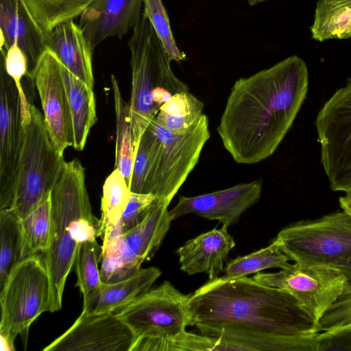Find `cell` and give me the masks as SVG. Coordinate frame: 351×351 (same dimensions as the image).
Wrapping results in <instances>:
<instances>
[{"label": "cell", "mask_w": 351, "mask_h": 351, "mask_svg": "<svg viewBox=\"0 0 351 351\" xmlns=\"http://www.w3.org/2000/svg\"><path fill=\"white\" fill-rule=\"evenodd\" d=\"M191 326L243 351H317L319 328L288 292L246 276L209 280L189 298Z\"/></svg>", "instance_id": "obj_1"}, {"label": "cell", "mask_w": 351, "mask_h": 351, "mask_svg": "<svg viewBox=\"0 0 351 351\" xmlns=\"http://www.w3.org/2000/svg\"><path fill=\"white\" fill-rule=\"evenodd\" d=\"M308 88L306 64L289 56L233 84L217 132L239 164L271 156L291 128Z\"/></svg>", "instance_id": "obj_2"}, {"label": "cell", "mask_w": 351, "mask_h": 351, "mask_svg": "<svg viewBox=\"0 0 351 351\" xmlns=\"http://www.w3.org/2000/svg\"><path fill=\"white\" fill-rule=\"evenodd\" d=\"M132 29L128 43L132 73L129 107L136 152L143 134L162 105L176 94L189 90V87L173 73L171 61L143 12Z\"/></svg>", "instance_id": "obj_3"}, {"label": "cell", "mask_w": 351, "mask_h": 351, "mask_svg": "<svg viewBox=\"0 0 351 351\" xmlns=\"http://www.w3.org/2000/svg\"><path fill=\"white\" fill-rule=\"evenodd\" d=\"M51 232L44 261L51 284V311L62 307L66 278L75 263L79 244L73 238L75 221L94 215L78 158L66 162L51 193Z\"/></svg>", "instance_id": "obj_4"}, {"label": "cell", "mask_w": 351, "mask_h": 351, "mask_svg": "<svg viewBox=\"0 0 351 351\" xmlns=\"http://www.w3.org/2000/svg\"><path fill=\"white\" fill-rule=\"evenodd\" d=\"M1 350L13 351L20 335L26 348L31 324L51 311V284L43 257L36 254L17 262L0 288Z\"/></svg>", "instance_id": "obj_5"}, {"label": "cell", "mask_w": 351, "mask_h": 351, "mask_svg": "<svg viewBox=\"0 0 351 351\" xmlns=\"http://www.w3.org/2000/svg\"><path fill=\"white\" fill-rule=\"evenodd\" d=\"M31 119L24 125L22 148L10 209L21 220L47 199L65 164L47 131L43 114L31 103Z\"/></svg>", "instance_id": "obj_6"}, {"label": "cell", "mask_w": 351, "mask_h": 351, "mask_svg": "<svg viewBox=\"0 0 351 351\" xmlns=\"http://www.w3.org/2000/svg\"><path fill=\"white\" fill-rule=\"evenodd\" d=\"M274 241L294 263L330 267L351 257V215L342 210L291 223Z\"/></svg>", "instance_id": "obj_7"}, {"label": "cell", "mask_w": 351, "mask_h": 351, "mask_svg": "<svg viewBox=\"0 0 351 351\" xmlns=\"http://www.w3.org/2000/svg\"><path fill=\"white\" fill-rule=\"evenodd\" d=\"M189 298L165 280L114 312L130 328L134 339L160 340L159 351H167L169 341L191 326Z\"/></svg>", "instance_id": "obj_8"}, {"label": "cell", "mask_w": 351, "mask_h": 351, "mask_svg": "<svg viewBox=\"0 0 351 351\" xmlns=\"http://www.w3.org/2000/svg\"><path fill=\"white\" fill-rule=\"evenodd\" d=\"M315 125L330 189L351 193V78L321 108Z\"/></svg>", "instance_id": "obj_9"}, {"label": "cell", "mask_w": 351, "mask_h": 351, "mask_svg": "<svg viewBox=\"0 0 351 351\" xmlns=\"http://www.w3.org/2000/svg\"><path fill=\"white\" fill-rule=\"evenodd\" d=\"M148 128L160 141L151 193L169 205L197 164L210 138L208 119L203 114L191 128L181 134L165 128L155 118Z\"/></svg>", "instance_id": "obj_10"}, {"label": "cell", "mask_w": 351, "mask_h": 351, "mask_svg": "<svg viewBox=\"0 0 351 351\" xmlns=\"http://www.w3.org/2000/svg\"><path fill=\"white\" fill-rule=\"evenodd\" d=\"M255 281L291 294L316 326L343 292L348 282L330 267L294 263L274 273L257 272Z\"/></svg>", "instance_id": "obj_11"}, {"label": "cell", "mask_w": 351, "mask_h": 351, "mask_svg": "<svg viewBox=\"0 0 351 351\" xmlns=\"http://www.w3.org/2000/svg\"><path fill=\"white\" fill-rule=\"evenodd\" d=\"M0 58V210L12 204L16 173L22 148L24 125L21 101L13 80L6 72L5 49Z\"/></svg>", "instance_id": "obj_12"}, {"label": "cell", "mask_w": 351, "mask_h": 351, "mask_svg": "<svg viewBox=\"0 0 351 351\" xmlns=\"http://www.w3.org/2000/svg\"><path fill=\"white\" fill-rule=\"evenodd\" d=\"M130 328L114 312L82 311L73 325L43 351H130L134 341Z\"/></svg>", "instance_id": "obj_13"}, {"label": "cell", "mask_w": 351, "mask_h": 351, "mask_svg": "<svg viewBox=\"0 0 351 351\" xmlns=\"http://www.w3.org/2000/svg\"><path fill=\"white\" fill-rule=\"evenodd\" d=\"M43 110L44 121L57 150L73 145V123L60 63L47 49L40 58L33 76Z\"/></svg>", "instance_id": "obj_14"}, {"label": "cell", "mask_w": 351, "mask_h": 351, "mask_svg": "<svg viewBox=\"0 0 351 351\" xmlns=\"http://www.w3.org/2000/svg\"><path fill=\"white\" fill-rule=\"evenodd\" d=\"M263 180L258 179L228 189L194 197L180 196L169 211L171 221L194 214L209 220H217L228 228L237 223L241 215L261 197Z\"/></svg>", "instance_id": "obj_15"}, {"label": "cell", "mask_w": 351, "mask_h": 351, "mask_svg": "<svg viewBox=\"0 0 351 351\" xmlns=\"http://www.w3.org/2000/svg\"><path fill=\"white\" fill-rule=\"evenodd\" d=\"M143 0H95L80 15L78 25L93 49L108 37L121 39L141 20Z\"/></svg>", "instance_id": "obj_16"}, {"label": "cell", "mask_w": 351, "mask_h": 351, "mask_svg": "<svg viewBox=\"0 0 351 351\" xmlns=\"http://www.w3.org/2000/svg\"><path fill=\"white\" fill-rule=\"evenodd\" d=\"M168 206L157 199L140 223L119 237L111 238L117 242L118 254L128 274L141 268L142 263L150 260L160 246L171 221Z\"/></svg>", "instance_id": "obj_17"}, {"label": "cell", "mask_w": 351, "mask_h": 351, "mask_svg": "<svg viewBox=\"0 0 351 351\" xmlns=\"http://www.w3.org/2000/svg\"><path fill=\"white\" fill-rule=\"evenodd\" d=\"M0 47L6 51L16 43L25 54L28 77L33 76L47 49L46 34L34 21L21 0H0Z\"/></svg>", "instance_id": "obj_18"}, {"label": "cell", "mask_w": 351, "mask_h": 351, "mask_svg": "<svg viewBox=\"0 0 351 351\" xmlns=\"http://www.w3.org/2000/svg\"><path fill=\"white\" fill-rule=\"evenodd\" d=\"M234 246L227 226L214 228L189 240L177 250L180 269L188 275L206 273L209 280L215 279L223 271L224 262Z\"/></svg>", "instance_id": "obj_19"}, {"label": "cell", "mask_w": 351, "mask_h": 351, "mask_svg": "<svg viewBox=\"0 0 351 351\" xmlns=\"http://www.w3.org/2000/svg\"><path fill=\"white\" fill-rule=\"evenodd\" d=\"M47 49L73 75L94 88V49L73 20L57 25L46 34Z\"/></svg>", "instance_id": "obj_20"}, {"label": "cell", "mask_w": 351, "mask_h": 351, "mask_svg": "<svg viewBox=\"0 0 351 351\" xmlns=\"http://www.w3.org/2000/svg\"><path fill=\"white\" fill-rule=\"evenodd\" d=\"M60 66L73 123V147L77 151H82L89 132L97 119L93 88L61 63Z\"/></svg>", "instance_id": "obj_21"}, {"label": "cell", "mask_w": 351, "mask_h": 351, "mask_svg": "<svg viewBox=\"0 0 351 351\" xmlns=\"http://www.w3.org/2000/svg\"><path fill=\"white\" fill-rule=\"evenodd\" d=\"M160 275L161 271L158 268L149 267L140 268L118 280L103 283L96 302L91 310L86 313L99 314L115 311L149 290Z\"/></svg>", "instance_id": "obj_22"}, {"label": "cell", "mask_w": 351, "mask_h": 351, "mask_svg": "<svg viewBox=\"0 0 351 351\" xmlns=\"http://www.w3.org/2000/svg\"><path fill=\"white\" fill-rule=\"evenodd\" d=\"M310 29L319 42L351 38V0H318Z\"/></svg>", "instance_id": "obj_23"}, {"label": "cell", "mask_w": 351, "mask_h": 351, "mask_svg": "<svg viewBox=\"0 0 351 351\" xmlns=\"http://www.w3.org/2000/svg\"><path fill=\"white\" fill-rule=\"evenodd\" d=\"M116 117V146L114 167L117 168L130 187L135 158V145L131 125L129 104L123 99L118 82L111 75Z\"/></svg>", "instance_id": "obj_24"}, {"label": "cell", "mask_w": 351, "mask_h": 351, "mask_svg": "<svg viewBox=\"0 0 351 351\" xmlns=\"http://www.w3.org/2000/svg\"><path fill=\"white\" fill-rule=\"evenodd\" d=\"M102 247L97 242L87 241L80 244L76 259V286L83 295V311L89 312L96 302L103 282L99 269Z\"/></svg>", "instance_id": "obj_25"}, {"label": "cell", "mask_w": 351, "mask_h": 351, "mask_svg": "<svg viewBox=\"0 0 351 351\" xmlns=\"http://www.w3.org/2000/svg\"><path fill=\"white\" fill-rule=\"evenodd\" d=\"M20 260L46 252L51 232V195L20 220Z\"/></svg>", "instance_id": "obj_26"}, {"label": "cell", "mask_w": 351, "mask_h": 351, "mask_svg": "<svg viewBox=\"0 0 351 351\" xmlns=\"http://www.w3.org/2000/svg\"><path fill=\"white\" fill-rule=\"evenodd\" d=\"M204 103L189 90L173 95L160 107L156 120L165 128L181 134L191 128L203 114Z\"/></svg>", "instance_id": "obj_27"}, {"label": "cell", "mask_w": 351, "mask_h": 351, "mask_svg": "<svg viewBox=\"0 0 351 351\" xmlns=\"http://www.w3.org/2000/svg\"><path fill=\"white\" fill-rule=\"evenodd\" d=\"M29 14L47 34L57 25L79 17L95 0H21Z\"/></svg>", "instance_id": "obj_28"}, {"label": "cell", "mask_w": 351, "mask_h": 351, "mask_svg": "<svg viewBox=\"0 0 351 351\" xmlns=\"http://www.w3.org/2000/svg\"><path fill=\"white\" fill-rule=\"evenodd\" d=\"M131 195L130 189L120 171L114 168L103 185L98 237L112 230L119 221Z\"/></svg>", "instance_id": "obj_29"}, {"label": "cell", "mask_w": 351, "mask_h": 351, "mask_svg": "<svg viewBox=\"0 0 351 351\" xmlns=\"http://www.w3.org/2000/svg\"><path fill=\"white\" fill-rule=\"evenodd\" d=\"M289 261V258L274 240L267 247L228 262L224 269V275L221 277L232 279L271 268L282 269L290 265Z\"/></svg>", "instance_id": "obj_30"}, {"label": "cell", "mask_w": 351, "mask_h": 351, "mask_svg": "<svg viewBox=\"0 0 351 351\" xmlns=\"http://www.w3.org/2000/svg\"><path fill=\"white\" fill-rule=\"evenodd\" d=\"M159 148V138L147 128L136 152L130 187L131 192L151 193Z\"/></svg>", "instance_id": "obj_31"}, {"label": "cell", "mask_w": 351, "mask_h": 351, "mask_svg": "<svg viewBox=\"0 0 351 351\" xmlns=\"http://www.w3.org/2000/svg\"><path fill=\"white\" fill-rule=\"evenodd\" d=\"M20 219L10 210H0V288L20 261Z\"/></svg>", "instance_id": "obj_32"}, {"label": "cell", "mask_w": 351, "mask_h": 351, "mask_svg": "<svg viewBox=\"0 0 351 351\" xmlns=\"http://www.w3.org/2000/svg\"><path fill=\"white\" fill-rule=\"evenodd\" d=\"M143 12L149 19L171 61L180 62L186 56L176 45L162 0H143Z\"/></svg>", "instance_id": "obj_33"}, {"label": "cell", "mask_w": 351, "mask_h": 351, "mask_svg": "<svg viewBox=\"0 0 351 351\" xmlns=\"http://www.w3.org/2000/svg\"><path fill=\"white\" fill-rule=\"evenodd\" d=\"M4 64L6 72L13 80L18 89L22 121L25 125L31 119V102L26 97L21 80L23 77L28 75V64L25 54L16 43L13 44L8 50L5 49Z\"/></svg>", "instance_id": "obj_34"}, {"label": "cell", "mask_w": 351, "mask_h": 351, "mask_svg": "<svg viewBox=\"0 0 351 351\" xmlns=\"http://www.w3.org/2000/svg\"><path fill=\"white\" fill-rule=\"evenodd\" d=\"M157 197L152 193L131 192L129 202L117 225L101 237L106 240L118 237L136 226L146 216Z\"/></svg>", "instance_id": "obj_35"}, {"label": "cell", "mask_w": 351, "mask_h": 351, "mask_svg": "<svg viewBox=\"0 0 351 351\" xmlns=\"http://www.w3.org/2000/svg\"><path fill=\"white\" fill-rule=\"evenodd\" d=\"M319 332L351 326V280L335 303L326 312L319 323Z\"/></svg>", "instance_id": "obj_36"}, {"label": "cell", "mask_w": 351, "mask_h": 351, "mask_svg": "<svg viewBox=\"0 0 351 351\" xmlns=\"http://www.w3.org/2000/svg\"><path fill=\"white\" fill-rule=\"evenodd\" d=\"M206 351L235 350L234 348L222 342L219 338L209 335L184 332L170 341L167 351Z\"/></svg>", "instance_id": "obj_37"}, {"label": "cell", "mask_w": 351, "mask_h": 351, "mask_svg": "<svg viewBox=\"0 0 351 351\" xmlns=\"http://www.w3.org/2000/svg\"><path fill=\"white\" fill-rule=\"evenodd\" d=\"M317 351L351 350V326L318 332Z\"/></svg>", "instance_id": "obj_38"}, {"label": "cell", "mask_w": 351, "mask_h": 351, "mask_svg": "<svg viewBox=\"0 0 351 351\" xmlns=\"http://www.w3.org/2000/svg\"><path fill=\"white\" fill-rule=\"evenodd\" d=\"M101 260L100 276L103 283L116 281L130 275L119 254L101 256Z\"/></svg>", "instance_id": "obj_39"}, {"label": "cell", "mask_w": 351, "mask_h": 351, "mask_svg": "<svg viewBox=\"0 0 351 351\" xmlns=\"http://www.w3.org/2000/svg\"><path fill=\"white\" fill-rule=\"evenodd\" d=\"M330 267L337 269L343 274L348 280H351V257L339 261Z\"/></svg>", "instance_id": "obj_40"}, {"label": "cell", "mask_w": 351, "mask_h": 351, "mask_svg": "<svg viewBox=\"0 0 351 351\" xmlns=\"http://www.w3.org/2000/svg\"><path fill=\"white\" fill-rule=\"evenodd\" d=\"M339 203L343 210L351 215V193H346L345 195L340 197Z\"/></svg>", "instance_id": "obj_41"}, {"label": "cell", "mask_w": 351, "mask_h": 351, "mask_svg": "<svg viewBox=\"0 0 351 351\" xmlns=\"http://www.w3.org/2000/svg\"><path fill=\"white\" fill-rule=\"evenodd\" d=\"M265 1L268 0H247V2L250 5H254Z\"/></svg>", "instance_id": "obj_42"}]
</instances>
